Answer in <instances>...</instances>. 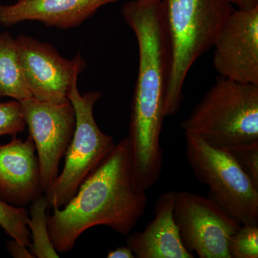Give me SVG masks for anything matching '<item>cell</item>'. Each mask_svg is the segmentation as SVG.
I'll use <instances>...</instances> for the list:
<instances>
[{"instance_id":"9a60e30c","label":"cell","mask_w":258,"mask_h":258,"mask_svg":"<svg viewBox=\"0 0 258 258\" xmlns=\"http://www.w3.org/2000/svg\"><path fill=\"white\" fill-rule=\"evenodd\" d=\"M50 208L46 197L40 196L31 203L27 225L30 232V252L37 258H58L51 241L47 227V209Z\"/></svg>"},{"instance_id":"6da1fadb","label":"cell","mask_w":258,"mask_h":258,"mask_svg":"<svg viewBox=\"0 0 258 258\" xmlns=\"http://www.w3.org/2000/svg\"><path fill=\"white\" fill-rule=\"evenodd\" d=\"M139 46V71L128 129L134 172L140 182L159 179L163 165L160 144L169 72V50L161 0H132L121 8Z\"/></svg>"},{"instance_id":"d6986e66","label":"cell","mask_w":258,"mask_h":258,"mask_svg":"<svg viewBox=\"0 0 258 258\" xmlns=\"http://www.w3.org/2000/svg\"><path fill=\"white\" fill-rule=\"evenodd\" d=\"M241 169L258 186V143L227 149Z\"/></svg>"},{"instance_id":"ba28073f","label":"cell","mask_w":258,"mask_h":258,"mask_svg":"<svg viewBox=\"0 0 258 258\" xmlns=\"http://www.w3.org/2000/svg\"><path fill=\"white\" fill-rule=\"evenodd\" d=\"M29 133L35 144L45 191L59 174L76 125L72 103L42 101L31 97L20 102Z\"/></svg>"},{"instance_id":"7a4b0ae2","label":"cell","mask_w":258,"mask_h":258,"mask_svg":"<svg viewBox=\"0 0 258 258\" xmlns=\"http://www.w3.org/2000/svg\"><path fill=\"white\" fill-rule=\"evenodd\" d=\"M146 191L136 177L125 137L83 181L74 198L48 215L47 227L56 251L71 252L80 236L96 226L128 235L147 210Z\"/></svg>"},{"instance_id":"277c9868","label":"cell","mask_w":258,"mask_h":258,"mask_svg":"<svg viewBox=\"0 0 258 258\" xmlns=\"http://www.w3.org/2000/svg\"><path fill=\"white\" fill-rule=\"evenodd\" d=\"M181 125L217 149L257 144V85L220 76Z\"/></svg>"},{"instance_id":"8992f818","label":"cell","mask_w":258,"mask_h":258,"mask_svg":"<svg viewBox=\"0 0 258 258\" xmlns=\"http://www.w3.org/2000/svg\"><path fill=\"white\" fill-rule=\"evenodd\" d=\"M185 141L188 162L198 181L208 186V198L240 225L258 226V186L228 151L189 132Z\"/></svg>"},{"instance_id":"8fae6325","label":"cell","mask_w":258,"mask_h":258,"mask_svg":"<svg viewBox=\"0 0 258 258\" xmlns=\"http://www.w3.org/2000/svg\"><path fill=\"white\" fill-rule=\"evenodd\" d=\"M45 193L40 163L30 135L25 140L13 137L0 144V200L24 208Z\"/></svg>"},{"instance_id":"52a82bcc","label":"cell","mask_w":258,"mask_h":258,"mask_svg":"<svg viewBox=\"0 0 258 258\" xmlns=\"http://www.w3.org/2000/svg\"><path fill=\"white\" fill-rule=\"evenodd\" d=\"M174 218L190 252L200 258H230L229 241L242 225L211 199L175 191Z\"/></svg>"},{"instance_id":"4fadbf2b","label":"cell","mask_w":258,"mask_h":258,"mask_svg":"<svg viewBox=\"0 0 258 258\" xmlns=\"http://www.w3.org/2000/svg\"><path fill=\"white\" fill-rule=\"evenodd\" d=\"M174 194H161L154 219L142 232L127 235L126 245L137 258H194L185 247L174 218Z\"/></svg>"},{"instance_id":"7402d4cb","label":"cell","mask_w":258,"mask_h":258,"mask_svg":"<svg viewBox=\"0 0 258 258\" xmlns=\"http://www.w3.org/2000/svg\"><path fill=\"white\" fill-rule=\"evenodd\" d=\"M237 9L249 10L258 7V0H229Z\"/></svg>"},{"instance_id":"44dd1931","label":"cell","mask_w":258,"mask_h":258,"mask_svg":"<svg viewBox=\"0 0 258 258\" xmlns=\"http://www.w3.org/2000/svg\"><path fill=\"white\" fill-rule=\"evenodd\" d=\"M108 258H134L136 257L133 251L128 246L116 247L114 249L108 251L107 254Z\"/></svg>"},{"instance_id":"9c48e42d","label":"cell","mask_w":258,"mask_h":258,"mask_svg":"<svg viewBox=\"0 0 258 258\" xmlns=\"http://www.w3.org/2000/svg\"><path fill=\"white\" fill-rule=\"evenodd\" d=\"M15 41L24 77L32 96L50 103L69 101L71 83L86 68L81 55L78 54L72 60H67L50 44L28 35H18Z\"/></svg>"},{"instance_id":"5b68a950","label":"cell","mask_w":258,"mask_h":258,"mask_svg":"<svg viewBox=\"0 0 258 258\" xmlns=\"http://www.w3.org/2000/svg\"><path fill=\"white\" fill-rule=\"evenodd\" d=\"M74 78L68 93L76 113V125L68 148L62 170L45 191L50 208L60 209L67 205L81 185L111 152L115 144L113 137L103 133L97 125L93 109L102 97L99 91L81 95Z\"/></svg>"},{"instance_id":"5bb4252c","label":"cell","mask_w":258,"mask_h":258,"mask_svg":"<svg viewBox=\"0 0 258 258\" xmlns=\"http://www.w3.org/2000/svg\"><path fill=\"white\" fill-rule=\"evenodd\" d=\"M19 102L32 96L22 70L16 41L8 32L0 34V98Z\"/></svg>"},{"instance_id":"2e32d148","label":"cell","mask_w":258,"mask_h":258,"mask_svg":"<svg viewBox=\"0 0 258 258\" xmlns=\"http://www.w3.org/2000/svg\"><path fill=\"white\" fill-rule=\"evenodd\" d=\"M28 211L0 200V227L13 240L30 247V232L27 225Z\"/></svg>"},{"instance_id":"3957f363","label":"cell","mask_w":258,"mask_h":258,"mask_svg":"<svg viewBox=\"0 0 258 258\" xmlns=\"http://www.w3.org/2000/svg\"><path fill=\"white\" fill-rule=\"evenodd\" d=\"M169 50V72L164 98L165 117L176 115L184 99L189 70L211 49L233 11L229 0H161Z\"/></svg>"},{"instance_id":"e0dca14e","label":"cell","mask_w":258,"mask_h":258,"mask_svg":"<svg viewBox=\"0 0 258 258\" xmlns=\"http://www.w3.org/2000/svg\"><path fill=\"white\" fill-rule=\"evenodd\" d=\"M228 251L230 258H257L258 226L241 225L231 236Z\"/></svg>"},{"instance_id":"30bf717a","label":"cell","mask_w":258,"mask_h":258,"mask_svg":"<svg viewBox=\"0 0 258 258\" xmlns=\"http://www.w3.org/2000/svg\"><path fill=\"white\" fill-rule=\"evenodd\" d=\"M212 47L220 77L258 86V7L234 9Z\"/></svg>"},{"instance_id":"ffe728a7","label":"cell","mask_w":258,"mask_h":258,"mask_svg":"<svg viewBox=\"0 0 258 258\" xmlns=\"http://www.w3.org/2000/svg\"><path fill=\"white\" fill-rule=\"evenodd\" d=\"M26 246L13 240H8L6 244V248L10 255L15 258H35L30 250L27 248Z\"/></svg>"},{"instance_id":"7c38bea8","label":"cell","mask_w":258,"mask_h":258,"mask_svg":"<svg viewBox=\"0 0 258 258\" xmlns=\"http://www.w3.org/2000/svg\"><path fill=\"white\" fill-rule=\"evenodd\" d=\"M120 0H18L0 4V25L6 28L26 21L69 30L81 26L98 10Z\"/></svg>"},{"instance_id":"ac0fdd59","label":"cell","mask_w":258,"mask_h":258,"mask_svg":"<svg viewBox=\"0 0 258 258\" xmlns=\"http://www.w3.org/2000/svg\"><path fill=\"white\" fill-rule=\"evenodd\" d=\"M27 125L20 102L12 100L0 102V137H16L23 132Z\"/></svg>"},{"instance_id":"603a6c76","label":"cell","mask_w":258,"mask_h":258,"mask_svg":"<svg viewBox=\"0 0 258 258\" xmlns=\"http://www.w3.org/2000/svg\"><path fill=\"white\" fill-rule=\"evenodd\" d=\"M141 1H143V2H153V1H157V0H141Z\"/></svg>"}]
</instances>
